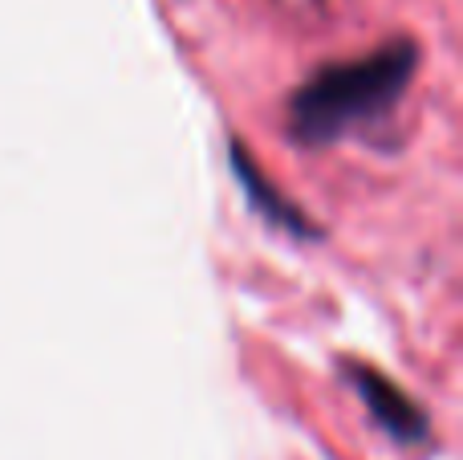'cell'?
Wrapping results in <instances>:
<instances>
[{
    "label": "cell",
    "mask_w": 463,
    "mask_h": 460,
    "mask_svg": "<svg viewBox=\"0 0 463 460\" xmlns=\"http://www.w3.org/2000/svg\"><path fill=\"white\" fill-rule=\"evenodd\" d=\"M415 70V45H386L370 57L329 65L309 78L288 102V130L301 143H329L342 130L386 114L407 90Z\"/></svg>",
    "instance_id": "1"
},
{
    "label": "cell",
    "mask_w": 463,
    "mask_h": 460,
    "mask_svg": "<svg viewBox=\"0 0 463 460\" xmlns=\"http://www.w3.org/2000/svg\"><path fill=\"white\" fill-rule=\"evenodd\" d=\"M354 383H358L362 399L374 407V416L394 432V436H402V440H419V436H423V428H427L423 412H419V407H411L407 399H402V391H394L391 383H383L374 371H354Z\"/></svg>",
    "instance_id": "2"
}]
</instances>
